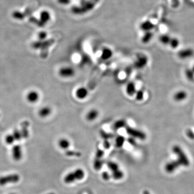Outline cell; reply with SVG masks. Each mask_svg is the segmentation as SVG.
<instances>
[{
  "label": "cell",
  "instance_id": "4fadbf2b",
  "mask_svg": "<svg viewBox=\"0 0 194 194\" xmlns=\"http://www.w3.org/2000/svg\"><path fill=\"white\" fill-rule=\"evenodd\" d=\"M180 166L176 160L170 161L165 166V170L168 173H172L178 169Z\"/></svg>",
  "mask_w": 194,
  "mask_h": 194
},
{
  "label": "cell",
  "instance_id": "f907efd6",
  "mask_svg": "<svg viewBox=\"0 0 194 194\" xmlns=\"http://www.w3.org/2000/svg\"><path fill=\"white\" fill-rule=\"evenodd\" d=\"M55 194V193H49V194Z\"/></svg>",
  "mask_w": 194,
  "mask_h": 194
},
{
  "label": "cell",
  "instance_id": "f6af8a7d",
  "mask_svg": "<svg viewBox=\"0 0 194 194\" xmlns=\"http://www.w3.org/2000/svg\"><path fill=\"white\" fill-rule=\"evenodd\" d=\"M57 2L62 5H67L71 3V0H57Z\"/></svg>",
  "mask_w": 194,
  "mask_h": 194
},
{
  "label": "cell",
  "instance_id": "1f68e13d",
  "mask_svg": "<svg viewBox=\"0 0 194 194\" xmlns=\"http://www.w3.org/2000/svg\"><path fill=\"white\" fill-rule=\"evenodd\" d=\"M103 165V162L101 159L96 158L93 163V168L96 170H99L101 169Z\"/></svg>",
  "mask_w": 194,
  "mask_h": 194
},
{
  "label": "cell",
  "instance_id": "ab89813d",
  "mask_svg": "<svg viewBox=\"0 0 194 194\" xmlns=\"http://www.w3.org/2000/svg\"><path fill=\"white\" fill-rule=\"evenodd\" d=\"M47 34L45 31H41L38 33L39 41H44L47 37Z\"/></svg>",
  "mask_w": 194,
  "mask_h": 194
},
{
  "label": "cell",
  "instance_id": "4316f807",
  "mask_svg": "<svg viewBox=\"0 0 194 194\" xmlns=\"http://www.w3.org/2000/svg\"><path fill=\"white\" fill-rule=\"evenodd\" d=\"M29 21L31 23H33L34 24L37 25V27L40 28H43L44 27L45 24L44 23L42 22L40 19H37L35 17L30 16L29 17Z\"/></svg>",
  "mask_w": 194,
  "mask_h": 194
},
{
  "label": "cell",
  "instance_id": "9c48e42d",
  "mask_svg": "<svg viewBox=\"0 0 194 194\" xmlns=\"http://www.w3.org/2000/svg\"><path fill=\"white\" fill-rule=\"evenodd\" d=\"M39 97L40 96L38 92L35 90H32L27 93L26 98L29 103L33 104L37 103L39 101Z\"/></svg>",
  "mask_w": 194,
  "mask_h": 194
},
{
  "label": "cell",
  "instance_id": "74e56055",
  "mask_svg": "<svg viewBox=\"0 0 194 194\" xmlns=\"http://www.w3.org/2000/svg\"><path fill=\"white\" fill-rule=\"evenodd\" d=\"M12 135L14 136L15 141H19L20 140L23 139L22 136L21 134V131L18 130H14L13 133H12Z\"/></svg>",
  "mask_w": 194,
  "mask_h": 194
},
{
  "label": "cell",
  "instance_id": "6da1fadb",
  "mask_svg": "<svg viewBox=\"0 0 194 194\" xmlns=\"http://www.w3.org/2000/svg\"><path fill=\"white\" fill-rule=\"evenodd\" d=\"M100 0H82L81 6H73L71 8V11L76 15H82L93 9Z\"/></svg>",
  "mask_w": 194,
  "mask_h": 194
},
{
  "label": "cell",
  "instance_id": "484cf974",
  "mask_svg": "<svg viewBox=\"0 0 194 194\" xmlns=\"http://www.w3.org/2000/svg\"><path fill=\"white\" fill-rule=\"evenodd\" d=\"M126 139L124 136H117L115 140V145L117 148H121L125 144Z\"/></svg>",
  "mask_w": 194,
  "mask_h": 194
},
{
  "label": "cell",
  "instance_id": "52a82bcc",
  "mask_svg": "<svg viewBox=\"0 0 194 194\" xmlns=\"http://www.w3.org/2000/svg\"><path fill=\"white\" fill-rule=\"evenodd\" d=\"M148 58L146 56L144 55H139L134 62V65L138 69H142L144 68L148 64Z\"/></svg>",
  "mask_w": 194,
  "mask_h": 194
},
{
  "label": "cell",
  "instance_id": "836d02e7",
  "mask_svg": "<svg viewBox=\"0 0 194 194\" xmlns=\"http://www.w3.org/2000/svg\"><path fill=\"white\" fill-rule=\"evenodd\" d=\"M180 44V41L177 38L175 37H173V38H171L170 41L169 42V45L170 46V47H172V49H176L178 47V45Z\"/></svg>",
  "mask_w": 194,
  "mask_h": 194
},
{
  "label": "cell",
  "instance_id": "d6a6232c",
  "mask_svg": "<svg viewBox=\"0 0 194 194\" xmlns=\"http://www.w3.org/2000/svg\"><path fill=\"white\" fill-rule=\"evenodd\" d=\"M185 75L189 81H193L194 80V72L192 69H187L185 71Z\"/></svg>",
  "mask_w": 194,
  "mask_h": 194
},
{
  "label": "cell",
  "instance_id": "f1b7e54d",
  "mask_svg": "<svg viewBox=\"0 0 194 194\" xmlns=\"http://www.w3.org/2000/svg\"><path fill=\"white\" fill-rule=\"evenodd\" d=\"M112 178H113L114 180H120V179H121V178H124V173H123L122 170L118 169L116 171L112 172Z\"/></svg>",
  "mask_w": 194,
  "mask_h": 194
},
{
  "label": "cell",
  "instance_id": "9a60e30c",
  "mask_svg": "<svg viewBox=\"0 0 194 194\" xmlns=\"http://www.w3.org/2000/svg\"><path fill=\"white\" fill-rule=\"evenodd\" d=\"M187 97H188L187 93L183 90H181L179 91L176 92L175 93L173 96V98L175 101L177 102H181L183 100H186Z\"/></svg>",
  "mask_w": 194,
  "mask_h": 194
},
{
  "label": "cell",
  "instance_id": "7402d4cb",
  "mask_svg": "<svg viewBox=\"0 0 194 194\" xmlns=\"http://www.w3.org/2000/svg\"><path fill=\"white\" fill-rule=\"evenodd\" d=\"M51 19V16L49 11L43 10L40 14V20L44 24L48 22Z\"/></svg>",
  "mask_w": 194,
  "mask_h": 194
},
{
  "label": "cell",
  "instance_id": "277c9868",
  "mask_svg": "<svg viewBox=\"0 0 194 194\" xmlns=\"http://www.w3.org/2000/svg\"><path fill=\"white\" fill-rule=\"evenodd\" d=\"M125 128L126 132L129 136H130V137H132L136 139H139L140 140H144L146 139V134L142 130L128 126Z\"/></svg>",
  "mask_w": 194,
  "mask_h": 194
},
{
  "label": "cell",
  "instance_id": "7bdbcfd3",
  "mask_svg": "<svg viewBox=\"0 0 194 194\" xmlns=\"http://www.w3.org/2000/svg\"><path fill=\"white\" fill-rule=\"evenodd\" d=\"M101 176H102V178H103V180L105 181L108 180L111 178L110 175L107 172H103V173H102V175H101Z\"/></svg>",
  "mask_w": 194,
  "mask_h": 194
},
{
  "label": "cell",
  "instance_id": "e575fe53",
  "mask_svg": "<svg viewBox=\"0 0 194 194\" xmlns=\"http://www.w3.org/2000/svg\"><path fill=\"white\" fill-rule=\"evenodd\" d=\"M65 155L70 157H81V154L79 152H77L75 150H67L65 152Z\"/></svg>",
  "mask_w": 194,
  "mask_h": 194
},
{
  "label": "cell",
  "instance_id": "681fc988",
  "mask_svg": "<svg viewBox=\"0 0 194 194\" xmlns=\"http://www.w3.org/2000/svg\"><path fill=\"white\" fill-rule=\"evenodd\" d=\"M192 70H193V71L194 72V66H193V67H192Z\"/></svg>",
  "mask_w": 194,
  "mask_h": 194
},
{
  "label": "cell",
  "instance_id": "b9f144b4",
  "mask_svg": "<svg viewBox=\"0 0 194 194\" xmlns=\"http://www.w3.org/2000/svg\"><path fill=\"white\" fill-rule=\"evenodd\" d=\"M104 155V151L103 150H97L96 153V158L98 159H101L103 157Z\"/></svg>",
  "mask_w": 194,
  "mask_h": 194
},
{
  "label": "cell",
  "instance_id": "4dcf8cb0",
  "mask_svg": "<svg viewBox=\"0 0 194 194\" xmlns=\"http://www.w3.org/2000/svg\"><path fill=\"white\" fill-rule=\"evenodd\" d=\"M107 165L108 168L112 172H115L119 169V167L118 164L112 161H109L107 163Z\"/></svg>",
  "mask_w": 194,
  "mask_h": 194
},
{
  "label": "cell",
  "instance_id": "3957f363",
  "mask_svg": "<svg viewBox=\"0 0 194 194\" xmlns=\"http://www.w3.org/2000/svg\"><path fill=\"white\" fill-rule=\"evenodd\" d=\"M55 40L53 39H49L44 41H37L32 43L31 47L34 49H41L42 51V56L45 58L47 56V48L54 43Z\"/></svg>",
  "mask_w": 194,
  "mask_h": 194
},
{
  "label": "cell",
  "instance_id": "5bb4252c",
  "mask_svg": "<svg viewBox=\"0 0 194 194\" xmlns=\"http://www.w3.org/2000/svg\"><path fill=\"white\" fill-rule=\"evenodd\" d=\"M99 116V112L97 109L90 110L86 114V119L88 121H93L97 119Z\"/></svg>",
  "mask_w": 194,
  "mask_h": 194
},
{
  "label": "cell",
  "instance_id": "83f0119b",
  "mask_svg": "<svg viewBox=\"0 0 194 194\" xmlns=\"http://www.w3.org/2000/svg\"><path fill=\"white\" fill-rule=\"evenodd\" d=\"M171 37L167 34H162L159 37V41L162 44L169 45Z\"/></svg>",
  "mask_w": 194,
  "mask_h": 194
},
{
  "label": "cell",
  "instance_id": "5b68a950",
  "mask_svg": "<svg viewBox=\"0 0 194 194\" xmlns=\"http://www.w3.org/2000/svg\"><path fill=\"white\" fill-rule=\"evenodd\" d=\"M20 180L19 174H13L0 177V186H4L9 183H17Z\"/></svg>",
  "mask_w": 194,
  "mask_h": 194
},
{
  "label": "cell",
  "instance_id": "d4e9b609",
  "mask_svg": "<svg viewBox=\"0 0 194 194\" xmlns=\"http://www.w3.org/2000/svg\"><path fill=\"white\" fill-rule=\"evenodd\" d=\"M76 181V178H75V174L73 172H71L68 173L65 176L64 178V182L67 184H70Z\"/></svg>",
  "mask_w": 194,
  "mask_h": 194
},
{
  "label": "cell",
  "instance_id": "2e32d148",
  "mask_svg": "<svg viewBox=\"0 0 194 194\" xmlns=\"http://www.w3.org/2000/svg\"><path fill=\"white\" fill-rule=\"evenodd\" d=\"M29 125L30 124L28 121H24L21 124V130L20 131L23 139H27L29 137V132L28 130V127Z\"/></svg>",
  "mask_w": 194,
  "mask_h": 194
},
{
  "label": "cell",
  "instance_id": "d590c367",
  "mask_svg": "<svg viewBox=\"0 0 194 194\" xmlns=\"http://www.w3.org/2000/svg\"><path fill=\"white\" fill-rule=\"evenodd\" d=\"M100 136L102 137L103 139L104 140H108V139H112L114 137L113 134H111V133H107L104 130H100Z\"/></svg>",
  "mask_w": 194,
  "mask_h": 194
},
{
  "label": "cell",
  "instance_id": "603a6c76",
  "mask_svg": "<svg viewBox=\"0 0 194 194\" xmlns=\"http://www.w3.org/2000/svg\"><path fill=\"white\" fill-rule=\"evenodd\" d=\"M153 33L152 31L144 32V35L142 37L141 42L144 44H147L152 40L153 37Z\"/></svg>",
  "mask_w": 194,
  "mask_h": 194
},
{
  "label": "cell",
  "instance_id": "7dc6e473",
  "mask_svg": "<svg viewBox=\"0 0 194 194\" xmlns=\"http://www.w3.org/2000/svg\"><path fill=\"white\" fill-rule=\"evenodd\" d=\"M172 4L174 7H178L179 4V0H172Z\"/></svg>",
  "mask_w": 194,
  "mask_h": 194
},
{
  "label": "cell",
  "instance_id": "ba28073f",
  "mask_svg": "<svg viewBox=\"0 0 194 194\" xmlns=\"http://www.w3.org/2000/svg\"><path fill=\"white\" fill-rule=\"evenodd\" d=\"M12 156L15 161H20L22 158V149L19 144H16L13 146L11 150Z\"/></svg>",
  "mask_w": 194,
  "mask_h": 194
},
{
  "label": "cell",
  "instance_id": "8992f818",
  "mask_svg": "<svg viewBox=\"0 0 194 194\" xmlns=\"http://www.w3.org/2000/svg\"><path fill=\"white\" fill-rule=\"evenodd\" d=\"M75 70L72 67L65 66L61 67L58 71V74L63 78H69L75 75Z\"/></svg>",
  "mask_w": 194,
  "mask_h": 194
},
{
  "label": "cell",
  "instance_id": "816d5d0a",
  "mask_svg": "<svg viewBox=\"0 0 194 194\" xmlns=\"http://www.w3.org/2000/svg\"><path fill=\"white\" fill-rule=\"evenodd\" d=\"M15 194V193H11V194Z\"/></svg>",
  "mask_w": 194,
  "mask_h": 194
},
{
  "label": "cell",
  "instance_id": "e0dca14e",
  "mask_svg": "<svg viewBox=\"0 0 194 194\" xmlns=\"http://www.w3.org/2000/svg\"><path fill=\"white\" fill-rule=\"evenodd\" d=\"M136 84L134 82L130 81L127 84L126 87V92L128 96H134L136 94Z\"/></svg>",
  "mask_w": 194,
  "mask_h": 194
},
{
  "label": "cell",
  "instance_id": "60d3db41",
  "mask_svg": "<svg viewBox=\"0 0 194 194\" xmlns=\"http://www.w3.org/2000/svg\"><path fill=\"white\" fill-rule=\"evenodd\" d=\"M186 135L189 139L194 140V132L191 129H188L186 131Z\"/></svg>",
  "mask_w": 194,
  "mask_h": 194
},
{
  "label": "cell",
  "instance_id": "30bf717a",
  "mask_svg": "<svg viewBox=\"0 0 194 194\" xmlns=\"http://www.w3.org/2000/svg\"><path fill=\"white\" fill-rule=\"evenodd\" d=\"M89 94L88 90L85 87H80L75 92L76 97L79 100H84L87 98Z\"/></svg>",
  "mask_w": 194,
  "mask_h": 194
},
{
  "label": "cell",
  "instance_id": "7c38bea8",
  "mask_svg": "<svg viewBox=\"0 0 194 194\" xmlns=\"http://www.w3.org/2000/svg\"><path fill=\"white\" fill-rule=\"evenodd\" d=\"M139 27L141 30L147 32L152 31L153 29L155 28V25L150 20H146L140 23Z\"/></svg>",
  "mask_w": 194,
  "mask_h": 194
},
{
  "label": "cell",
  "instance_id": "ffe728a7",
  "mask_svg": "<svg viewBox=\"0 0 194 194\" xmlns=\"http://www.w3.org/2000/svg\"><path fill=\"white\" fill-rule=\"evenodd\" d=\"M127 121L125 119H119L114 122L112 128L114 130H119L120 128L126 127L127 126Z\"/></svg>",
  "mask_w": 194,
  "mask_h": 194
},
{
  "label": "cell",
  "instance_id": "c3c4849f",
  "mask_svg": "<svg viewBox=\"0 0 194 194\" xmlns=\"http://www.w3.org/2000/svg\"><path fill=\"white\" fill-rule=\"evenodd\" d=\"M143 194H151L150 193V191H148V190H144V192H143Z\"/></svg>",
  "mask_w": 194,
  "mask_h": 194
},
{
  "label": "cell",
  "instance_id": "ee69618b",
  "mask_svg": "<svg viewBox=\"0 0 194 194\" xmlns=\"http://www.w3.org/2000/svg\"><path fill=\"white\" fill-rule=\"evenodd\" d=\"M128 142L132 146H136V139L133 138L132 137H130L128 139H127Z\"/></svg>",
  "mask_w": 194,
  "mask_h": 194
},
{
  "label": "cell",
  "instance_id": "7a4b0ae2",
  "mask_svg": "<svg viewBox=\"0 0 194 194\" xmlns=\"http://www.w3.org/2000/svg\"><path fill=\"white\" fill-rule=\"evenodd\" d=\"M172 150L177 156L176 160L180 165L182 166L188 167L190 164V161L186 153L182 148L178 145H175L172 148Z\"/></svg>",
  "mask_w": 194,
  "mask_h": 194
},
{
  "label": "cell",
  "instance_id": "cb8c5ba5",
  "mask_svg": "<svg viewBox=\"0 0 194 194\" xmlns=\"http://www.w3.org/2000/svg\"><path fill=\"white\" fill-rule=\"evenodd\" d=\"M75 174V178H76V180H83L85 177V172L84 171L83 169L78 168L76 169L73 172Z\"/></svg>",
  "mask_w": 194,
  "mask_h": 194
},
{
  "label": "cell",
  "instance_id": "8d00e7d4",
  "mask_svg": "<svg viewBox=\"0 0 194 194\" xmlns=\"http://www.w3.org/2000/svg\"><path fill=\"white\" fill-rule=\"evenodd\" d=\"M135 96H136V100L137 101H142L144 99V92L142 90L136 91Z\"/></svg>",
  "mask_w": 194,
  "mask_h": 194
},
{
  "label": "cell",
  "instance_id": "ac0fdd59",
  "mask_svg": "<svg viewBox=\"0 0 194 194\" xmlns=\"http://www.w3.org/2000/svg\"><path fill=\"white\" fill-rule=\"evenodd\" d=\"M52 113V109L49 106H44L39 111V116L42 118H47Z\"/></svg>",
  "mask_w": 194,
  "mask_h": 194
},
{
  "label": "cell",
  "instance_id": "8fae6325",
  "mask_svg": "<svg viewBox=\"0 0 194 194\" xmlns=\"http://www.w3.org/2000/svg\"><path fill=\"white\" fill-rule=\"evenodd\" d=\"M194 51L191 48H187L180 50L178 53V57L181 59L190 58L194 55Z\"/></svg>",
  "mask_w": 194,
  "mask_h": 194
},
{
  "label": "cell",
  "instance_id": "44dd1931",
  "mask_svg": "<svg viewBox=\"0 0 194 194\" xmlns=\"http://www.w3.org/2000/svg\"><path fill=\"white\" fill-rule=\"evenodd\" d=\"M58 144L59 148H61L62 150H67L70 146V142L67 139L62 138L59 140Z\"/></svg>",
  "mask_w": 194,
  "mask_h": 194
},
{
  "label": "cell",
  "instance_id": "f35d334b",
  "mask_svg": "<svg viewBox=\"0 0 194 194\" xmlns=\"http://www.w3.org/2000/svg\"><path fill=\"white\" fill-rule=\"evenodd\" d=\"M5 141L7 144L10 145V144H13L14 142L15 141V140L14 139V136L11 134H8L7 136H6L5 138Z\"/></svg>",
  "mask_w": 194,
  "mask_h": 194
},
{
  "label": "cell",
  "instance_id": "bcb514c9",
  "mask_svg": "<svg viewBox=\"0 0 194 194\" xmlns=\"http://www.w3.org/2000/svg\"><path fill=\"white\" fill-rule=\"evenodd\" d=\"M103 146H104V147L105 149L107 150V149H109L111 147V144L108 141V140H104V142L103 143Z\"/></svg>",
  "mask_w": 194,
  "mask_h": 194
},
{
  "label": "cell",
  "instance_id": "d6986e66",
  "mask_svg": "<svg viewBox=\"0 0 194 194\" xmlns=\"http://www.w3.org/2000/svg\"><path fill=\"white\" fill-rule=\"evenodd\" d=\"M113 51L109 47H104L101 53V58L104 61H107L112 57Z\"/></svg>",
  "mask_w": 194,
  "mask_h": 194
},
{
  "label": "cell",
  "instance_id": "f546056e",
  "mask_svg": "<svg viewBox=\"0 0 194 194\" xmlns=\"http://www.w3.org/2000/svg\"><path fill=\"white\" fill-rule=\"evenodd\" d=\"M12 17L15 19L22 20L25 18V15L24 13H22L21 11L16 10V11L13 12Z\"/></svg>",
  "mask_w": 194,
  "mask_h": 194
}]
</instances>
